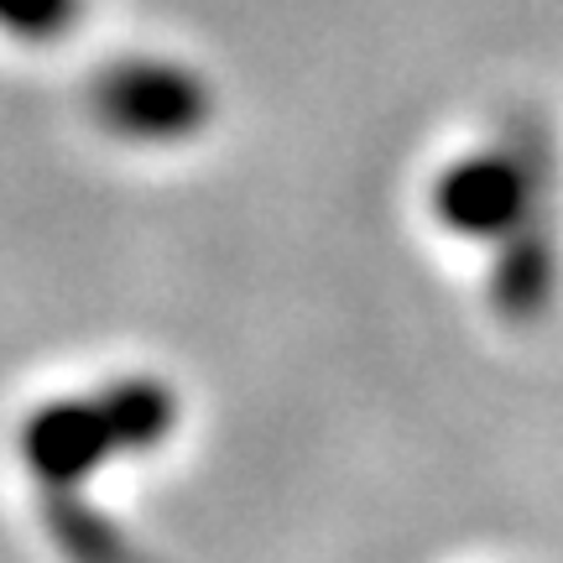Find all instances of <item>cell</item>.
Listing matches in <instances>:
<instances>
[{"label": "cell", "mask_w": 563, "mask_h": 563, "mask_svg": "<svg viewBox=\"0 0 563 563\" xmlns=\"http://www.w3.org/2000/svg\"><path fill=\"white\" fill-rule=\"evenodd\" d=\"M548 287H553V251H548L543 235H522L506 256V272L496 282L501 302L511 308V319H532L548 302Z\"/></svg>", "instance_id": "2"}, {"label": "cell", "mask_w": 563, "mask_h": 563, "mask_svg": "<svg viewBox=\"0 0 563 563\" xmlns=\"http://www.w3.org/2000/svg\"><path fill=\"white\" fill-rule=\"evenodd\" d=\"M439 220L449 230H464V235H517L527 220V203H532V188H527V173L517 157H501V152H485V157L454 162L439 178Z\"/></svg>", "instance_id": "1"}]
</instances>
